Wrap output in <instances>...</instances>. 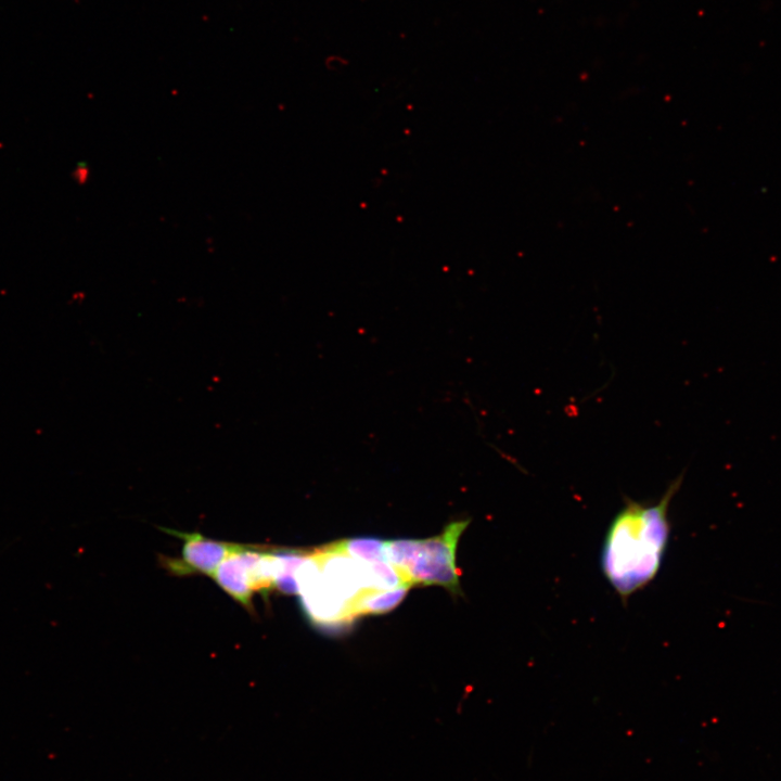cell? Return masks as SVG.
<instances>
[{
	"label": "cell",
	"mask_w": 781,
	"mask_h": 781,
	"mask_svg": "<svg viewBox=\"0 0 781 781\" xmlns=\"http://www.w3.org/2000/svg\"><path fill=\"white\" fill-rule=\"evenodd\" d=\"M183 541L181 556H162L164 567L177 576L203 574L213 576L219 564L231 553L238 551L242 543L214 540L200 533H182L163 528Z\"/></svg>",
	"instance_id": "cell-3"
},
{
	"label": "cell",
	"mask_w": 781,
	"mask_h": 781,
	"mask_svg": "<svg viewBox=\"0 0 781 781\" xmlns=\"http://www.w3.org/2000/svg\"><path fill=\"white\" fill-rule=\"evenodd\" d=\"M88 175V169L82 166H78L77 169L74 171V177L79 183H84L87 180Z\"/></svg>",
	"instance_id": "cell-9"
},
{
	"label": "cell",
	"mask_w": 781,
	"mask_h": 781,
	"mask_svg": "<svg viewBox=\"0 0 781 781\" xmlns=\"http://www.w3.org/2000/svg\"><path fill=\"white\" fill-rule=\"evenodd\" d=\"M322 548L329 552L343 554L362 563L387 561L385 541L373 537L344 539Z\"/></svg>",
	"instance_id": "cell-7"
},
{
	"label": "cell",
	"mask_w": 781,
	"mask_h": 781,
	"mask_svg": "<svg viewBox=\"0 0 781 781\" xmlns=\"http://www.w3.org/2000/svg\"><path fill=\"white\" fill-rule=\"evenodd\" d=\"M309 555L298 549L273 548L274 589L285 594L298 593L296 572Z\"/></svg>",
	"instance_id": "cell-6"
},
{
	"label": "cell",
	"mask_w": 781,
	"mask_h": 781,
	"mask_svg": "<svg viewBox=\"0 0 781 781\" xmlns=\"http://www.w3.org/2000/svg\"><path fill=\"white\" fill-rule=\"evenodd\" d=\"M410 585L390 589H362L347 604V619L361 615L384 614L394 610L406 597Z\"/></svg>",
	"instance_id": "cell-5"
},
{
	"label": "cell",
	"mask_w": 781,
	"mask_h": 781,
	"mask_svg": "<svg viewBox=\"0 0 781 781\" xmlns=\"http://www.w3.org/2000/svg\"><path fill=\"white\" fill-rule=\"evenodd\" d=\"M252 546L243 545L227 556L212 576L226 593L251 613L254 611V589L249 574Z\"/></svg>",
	"instance_id": "cell-4"
},
{
	"label": "cell",
	"mask_w": 781,
	"mask_h": 781,
	"mask_svg": "<svg viewBox=\"0 0 781 781\" xmlns=\"http://www.w3.org/2000/svg\"><path fill=\"white\" fill-rule=\"evenodd\" d=\"M681 482L680 475L654 504L627 499L607 528L601 569L624 603L661 568L670 535L668 508Z\"/></svg>",
	"instance_id": "cell-1"
},
{
	"label": "cell",
	"mask_w": 781,
	"mask_h": 781,
	"mask_svg": "<svg viewBox=\"0 0 781 781\" xmlns=\"http://www.w3.org/2000/svg\"><path fill=\"white\" fill-rule=\"evenodd\" d=\"M470 521H454L435 537L420 539L419 552L409 572L410 585H439L450 591L460 589L456 567V549L459 538Z\"/></svg>",
	"instance_id": "cell-2"
},
{
	"label": "cell",
	"mask_w": 781,
	"mask_h": 781,
	"mask_svg": "<svg viewBox=\"0 0 781 781\" xmlns=\"http://www.w3.org/2000/svg\"><path fill=\"white\" fill-rule=\"evenodd\" d=\"M419 546L420 539H395L385 541L386 560L407 585H410L409 572L418 555Z\"/></svg>",
	"instance_id": "cell-8"
}]
</instances>
